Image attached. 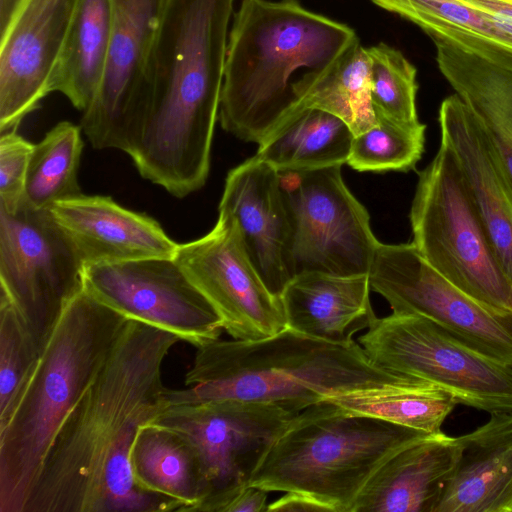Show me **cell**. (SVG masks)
I'll return each mask as SVG.
<instances>
[{
  "label": "cell",
  "instance_id": "obj_4",
  "mask_svg": "<svg viewBox=\"0 0 512 512\" xmlns=\"http://www.w3.org/2000/svg\"><path fill=\"white\" fill-rule=\"evenodd\" d=\"M185 383L189 388L168 389V406L234 399L300 412L342 394L429 384L378 368L355 341L329 342L288 327L259 340L198 347Z\"/></svg>",
  "mask_w": 512,
  "mask_h": 512
},
{
  "label": "cell",
  "instance_id": "obj_5",
  "mask_svg": "<svg viewBox=\"0 0 512 512\" xmlns=\"http://www.w3.org/2000/svg\"><path fill=\"white\" fill-rule=\"evenodd\" d=\"M128 320L84 289L68 303L0 426V512L24 511L56 434Z\"/></svg>",
  "mask_w": 512,
  "mask_h": 512
},
{
  "label": "cell",
  "instance_id": "obj_13",
  "mask_svg": "<svg viewBox=\"0 0 512 512\" xmlns=\"http://www.w3.org/2000/svg\"><path fill=\"white\" fill-rule=\"evenodd\" d=\"M83 289L127 319L171 332L196 348L224 331L215 308L174 258L85 265Z\"/></svg>",
  "mask_w": 512,
  "mask_h": 512
},
{
  "label": "cell",
  "instance_id": "obj_39",
  "mask_svg": "<svg viewBox=\"0 0 512 512\" xmlns=\"http://www.w3.org/2000/svg\"><path fill=\"white\" fill-rule=\"evenodd\" d=\"M509 309L512 311V295H511V298H510Z\"/></svg>",
  "mask_w": 512,
  "mask_h": 512
},
{
  "label": "cell",
  "instance_id": "obj_23",
  "mask_svg": "<svg viewBox=\"0 0 512 512\" xmlns=\"http://www.w3.org/2000/svg\"><path fill=\"white\" fill-rule=\"evenodd\" d=\"M433 41L440 72L473 113L512 179V69Z\"/></svg>",
  "mask_w": 512,
  "mask_h": 512
},
{
  "label": "cell",
  "instance_id": "obj_19",
  "mask_svg": "<svg viewBox=\"0 0 512 512\" xmlns=\"http://www.w3.org/2000/svg\"><path fill=\"white\" fill-rule=\"evenodd\" d=\"M50 210L84 265L175 256L178 243L156 220L110 197L82 194L59 201Z\"/></svg>",
  "mask_w": 512,
  "mask_h": 512
},
{
  "label": "cell",
  "instance_id": "obj_12",
  "mask_svg": "<svg viewBox=\"0 0 512 512\" xmlns=\"http://www.w3.org/2000/svg\"><path fill=\"white\" fill-rule=\"evenodd\" d=\"M371 289L392 313L423 316L476 351L512 366V311L493 310L434 269L411 243L379 242Z\"/></svg>",
  "mask_w": 512,
  "mask_h": 512
},
{
  "label": "cell",
  "instance_id": "obj_11",
  "mask_svg": "<svg viewBox=\"0 0 512 512\" xmlns=\"http://www.w3.org/2000/svg\"><path fill=\"white\" fill-rule=\"evenodd\" d=\"M290 221L289 270L369 275L379 241L341 166L279 173Z\"/></svg>",
  "mask_w": 512,
  "mask_h": 512
},
{
  "label": "cell",
  "instance_id": "obj_6",
  "mask_svg": "<svg viewBox=\"0 0 512 512\" xmlns=\"http://www.w3.org/2000/svg\"><path fill=\"white\" fill-rule=\"evenodd\" d=\"M429 435L325 400L292 419L264 455L250 486L302 494L326 512H351L382 464Z\"/></svg>",
  "mask_w": 512,
  "mask_h": 512
},
{
  "label": "cell",
  "instance_id": "obj_7",
  "mask_svg": "<svg viewBox=\"0 0 512 512\" xmlns=\"http://www.w3.org/2000/svg\"><path fill=\"white\" fill-rule=\"evenodd\" d=\"M409 219L412 244L434 269L481 304L511 311L512 284L489 243L457 160L442 143L418 174Z\"/></svg>",
  "mask_w": 512,
  "mask_h": 512
},
{
  "label": "cell",
  "instance_id": "obj_3",
  "mask_svg": "<svg viewBox=\"0 0 512 512\" xmlns=\"http://www.w3.org/2000/svg\"><path fill=\"white\" fill-rule=\"evenodd\" d=\"M231 24L218 119L226 132L257 144L359 41L354 29L298 0H242Z\"/></svg>",
  "mask_w": 512,
  "mask_h": 512
},
{
  "label": "cell",
  "instance_id": "obj_36",
  "mask_svg": "<svg viewBox=\"0 0 512 512\" xmlns=\"http://www.w3.org/2000/svg\"><path fill=\"white\" fill-rule=\"evenodd\" d=\"M492 17L512 36V0H463Z\"/></svg>",
  "mask_w": 512,
  "mask_h": 512
},
{
  "label": "cell",
  "instance_id": "obj_8",
  "mask_svg": "<svg viewBox=\"0 0 512 512\" xmlns=\"http://www.w3.org/2000/svg\"><path fill=\"white\" fill-rule=\"evenodd\" d=\"M358 343L378 368L423 380L450 393L458 404L489 414L512 411V366L476 351L423 316L377 317Z\"/></svg>",
  "mask_w": 512,
  "mask_h": 512
},
{
  "label": "cell",
  "instance_id": "obj_10",
  "mask_svg": "<svg viewBox=\"0 0 512 512\" xmlns=\"http://www.w3.org/2000/svg\"><path fill=\"white\" fill-rule=\"evenodd\" d=\"M84 266L50 209L25 199L12 209L0 207V295L24 318L41 350L83 289Z\"/></svg>",
  "mask_w": 512,
  "mask_h": 512
},
{
  "label": "cell",
  "instance_id": "obj_31",
  "mask_svg": "<svg viewBox=\"0 0 512 512\" xmlns=\"http://www.w3.org/2000/svg\"><path fill=\"white\" fill-rule=\"evenodd\" d=\"M426 125L404 124L377 117L371 128L354 136L347 163L361 172H407L425 149Z\"/></svg>",
  "mask_w": 512,
  "mask_h": 512
},
{
  "label": "cell",
  "instance_id": "obj_27",
  "mask_svg": "<svg viewBox=\"0 0 512 512\" xmlns=\"http://www.w3.org/2000/svg\"><path fill=\"white\" fill-rule=\"evenodd\" d=\"M111 0H83L61 57L53 92H60L78 110L95 100L107 68L112 39Z\"/></svg>",
  "mask_w": 512,
  "mask_h": 512
},
{
  "label": "cell",
  "instance_id": "obj_28",
  "mask_svg": "<svg viewBox=\"0 0 512 512\" xmlns=\"http://www.w3.org/2000/svg\"><path fill=\"white\" fill-rule=\"evenodd\" d=\"M306 108L336 115L347 123L354 136L377 123L370 93L369 57L360 41L298 95L285 120Z\"/></svg>",
  "mask_w": 512,
  "mask_h": 512
},
{
  "label": "cell",
  "instance_id": "obj_37",
  "mask_svg": "<svg viewBox=\"0 0 512 512\" xmlns=\"http://www.w3.org/2000/svg\"><path fill=\"white\" fill-rule=\"evenodd\" d=\"M267 511L276 512H300V511H325L318 503L312 499L298 493L285 492V494L276 501L268 505ZM326 512V511H325Z\"/></svg>",
  "mask_w": 512,
  "mask_h": 512
},
{
  "label": "cell",
  "instance_id": "obj_22",
  "mask_svg": "<svg viewBox=\"0 0 512 512\" xmlns=\"http://www.w3.org/2000/svg\"><path fill=\"white\" fill-rule=\"evenodd\" d=\"M370 290L369 275L300 273L280 295L287 327L329 342L354 341L353 335L377 318Z\"/></svg>",
  "mask_w": 512,
  "mask_h": 512
},
{
  "label": "cell",
  "instance_id": "obj_26",
  "mask_svg": "<svg viewBox=\"0 0 512 512\" xmlns=\"http://www.w3.org/2000/svg\"><path fill=\"white\" fill-rule=\"evenodd\" d=\"M354 133L341 118L317 108L302 109L258 144L256 156L279 173L347 163Z\"/></svg>",
  "mask_w": 512,
  "mask_h": 512
},
{
  "label": "cell",
  "instance_id": "obj_34",
  "mask_svg": "<svg viewBox=\"0 0 512 512\" xmlns=\"http://www.w3.org/2000/svg\"><path fill=\"white\" fill-rule=\"evenodd\" d=\"M34 145L16 133L0 137V207L12 209L23 199Z\"/></svg>",
  "mask_w": 512,
  "mask_h": 512
},
{
  "label": "cell",
  "instance_id": "obj_2",
  "mask_svg": "<svg viewBox=\"0 0 512 512\" xmlns=\"http://www.w3.org/2000/svg\"><path fill=\"white\" fill-rule=\"evenodd\" d=\"M235 0H166L124 152L184 198L208 178Z\"/></svg>",
  "mask_w": 512,
  "mask_h": 512
},
{
  "label": "cell",
  "instance_id": "obj_32",
  "mask_svg": "<svg viewBox=\"0 0 512 512\" xmlns=\"http://www.w3.org/2000/svg\"><path fill=\"white\" fill-rule=\"evenodd\" d=\"M370 64V93L376 116L404 123H419L417 71L396 48L385 43L366 48Z\"/></svg>",
  "mask_w": 512,
  "mask_h": 512
},
{
  "label": "cell",
  "instance_id": "obj_14",
  "mask_svg": "<svg viewBox=\"0 0 512 512\" xmlns=\"http://www.w3.org/2000/svg\"><path fill=\"white\" fill-rule=\"evenodd\" d=\"M174 259L233 339L259 340L287 327L281 299L261 279L230 215L219 212L210 232L178 244Z\"/></svg>",
  "mask_w": 512,
  "mask_h": 512
},
{
  "label": "cell",
  "instance_id": "obj_9",
  "mask_svg": "<svg viewBox=\"0 0 512 512\" xmlns=\"http://www.w3.org/2000/svg\"><path fill=\"white\" fill-rule=\"evenodd\" d=\"M298 413L221 399L169 405L146 424L177 432L195 451L208 488L196 512H225L250 486L264 455Z\"/></svg>",
  "mask_w": 512,
  "mask_h": 512
},
{
  "label": "cell",
  "instance_id": "obj_24",
  "mask_svg": "<svg viewBox=\"0 0 512 512\" xmlns=\"http://www.w3.org/2000/svg\"><path fill=\"white\" fill-rule=\"evenodd\" d=\"M419 26L432 40L448 42L512 69V36L491 16L463 0H372Z\"/></svg>",
  "mask_w": 512,
  "mask_h": 512
},
{
  "label": "cell",
  "instance_id": "obj_30",
  "mask_svg": "<svg viewBox=\"0 0 512 512\" xmlns=\"http://www.w3.org/2000/svg\"><path fill=\"white\" fill-rule=\"evenodd\" d=\"M81 130V126L62 121L34 145L24 193L31 206L50 209L59 201L83 194L78 183Z\"/></svg>",
  "mask_w": 512,
  "mask_h": 512
},
{
  "label": "cell",
  "instance_id": "obj_21",
  "mask_svg": "<svg viewBox=\"0 0 512 512\" xmlns=\"http://www.w3.org/2000/svg\"><path fill=\"white\" fill-rule=\"evenodd\" d=\"M460 454L442 431L392 455L366 483L351 512H434Z\"/></svg>",
  "mask_w": 512,
  "mask_h": 512
},
{
  "label": "cell",
  "instance_id": "obj_33",
  "mask_svg": "<svg viewBox=\"0 0 512 512\" xmlns=\"http://www.w3.org/2000/svg\"><path fill=\"white\" fill-rule=\"evenodd\" d=\"M40 353L24 318L0 295V426L12 413Z\"/></svg>",
  "mask_w": 512,
  "mask_h": 512
},
{
  "label": "cell",
  "instance_id": "obj_35",
  "mask_svg": "<svg viewBox=\"0 0 512 512\" xmlns=\"http://www.w3.org/2000/svg\"><path fill=\"white\" fill-rule=\"evenodd\" d=\"M269 491L249 486L226 507L225 512H267Z\"/></svg>",
  "mask_w": 512,
  "mask_h": 512
},
{
  "label": "cell",
  "instance_id": "obj_29",
  "mask_svg": "<svg viewBox=\"0 0 512 512\" xmlns=\"http://www.w3.org/2000/svg\"><path fill=\"white\" fill-rule=\"evenodd\" d=\"M344 410L427 434L441 432L458 404L448 392L430 384L347 393L327 399Z\"/></svg>",
  "mask_w": 512,
  "mask_h": 512
},
{
  "label": "cell",
  "instance_id": "obj_20",
  "mask_svg": "<svg viewBox=\"0 0 512 512\" xmlns=\"http://www.w3.org/2000/svg\"><path fill=\"white\" fill-rule=\"evenodd\" d=\"M458 460L434 512H512V411L457 437Z\"/></svg>",
  "mask_w": 512,
  "mask_h": 512
},
{
  "label": "cell",
  "instance_id": "obj_25",
  "mask_svg": "<svg viewBox=\"0 0 512 512\" xmlns=\"http://www.w3.org/2000/svg\"><path fill=\"white\" fill-rule=\"evenodd\" d=\"M131 467L140 488L178 501L181 512H196L208 495L195 451L170 429L142 425L132 447Z\"/></svg>",
  "mask_w": 512,
  "mask_h": 512
},
{
  "label": "cell",
  "instance_id": "obj_18",
  "mask_svg": "<svg viewBox=\"0 0 512 512\" xmlns=\"http://www.w3.org/2000/svg\"><path fill=\"white\" fill-rule=\"evenodd\" d=\"M440 143L455 156L489 243L512 284V179L483 128L456 95L438 113Z\"/></svg>",
  "mask_w": 512,
  "mask_h": 512
},
{
  "label": "cell",
  "instance_id": "obj_38",
  "mask_svg": "<svg viewBox=\"0 0 512 512\" xmlns=\"http://www.w3.org/2000/svg\"><path fill=\"white\" fill-rule=\"evenodd\" d=\"M21 0H0V33L5 29Z\"/></svg>",
  "mask_w": 512,
  "mask_h": 512
},
{
  "label": "cell",
  "instance_id": "obj_1",
  "mask_svg": "<svg viewBox=\"0 0 512 512\" xmlns=\"http://www.w3.org/2000/svg\"><path fill=\"white\" fill-rule=\"evenodd\" d=\"M178 341L128 320L56 434L23 512L181 511L178 501L140 488L131 467L139 428L168 406L162 364Z\"/></svg>",
  "mask_w": 512,
  "mask_h": 512
},
{
  "label": "cell",
  "instance_id": "obj_15",
  "mask_svg": "<svg viewBox=\"0 0 512 512\" xmlns=\"http://www.w3.org/2000/svg\"><path fill=\"white\" fill-rule=\"evenodd\" d=\"M83 0H21L0 33V132L14 131L53 92Z\"/></svg>",
  "mask_w": 512,
  "mask_h": 512
},
{
  "label": "cell",
  "instance_id": "obj_17",
  "mask_svg": "<svg viewBox=\"0 0 512 512\" xmlns=\"http://www.w3.org/2000/svg\"><path fill=\"white\" fill-rule=\"evenodd\" d=\"M218 211L236 221L251 262L280 298L292 277L291 229L279 172L256 155L234 167L227 174Z\"/></svg>",
  "mask_w": 512,
  "mask_h": 512
},
{
  "label": "cell",
  "instance_id": "obj_16",
  "mask_svg": "<svg viewBox=\"0 0 512 512\" xmlns=\"http://www.w3.org/2000/svg\"><path fill=\"white\" fill-rule=\"evenodd\" d=\"M112 39L105 75L81 128L96 149L123 151L166 0H111Z\"/></svg>",
  "mask_w": 512,
  "mask_h": 512
}]
</instances>
